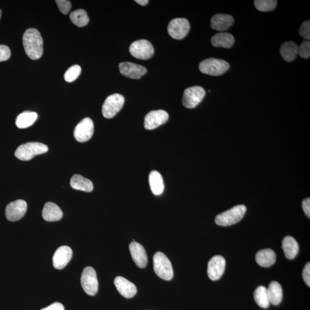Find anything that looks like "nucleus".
Instances as JSON below:
<instances>
[{"instance_id": "obj_1", "label": "nucleus", "mask_w": 310, "mask_h": 310, "mask_svg": "<svg viewBox=\"0 0 310 310\" xmlns=\"http://www.w3.org/2000/svg\"><path fill=\"white\" fill-rule=\"evenodd\" d=\"M23 43L25 53L32 60H37L43 55V38L36 29L29 28L25 31L23 37Z\"/></svg>"}, {"instance_id": "obj_2", "label": "nucleus", "mask_w": 310, "mask_h": 310, "mask_svg": "<svg viewBox=\"0 0 310 310\" xmlns=\"http://www.w3.org/2000/svg\"><path fill=\"white\" fill-rule=\"evenodd\" d=\"M49 148L44 144L37 142L27 143L20 146L16 150L15 155L20 160H30L34 157L45 154Z\"/></svg>"}, {"instance_id": "obj_3", "label": "nucleus", "mask_w": 310, "mask_h": 310, "mask_svg": "<svg viewBox=\"0 0 310 310\" xmlns=\"http://www.w3.org/2000/svg\"><path fill=\"white\" fill-rule=\"evenodd\" d=\"M246 211L245 205H240L233 207L230 210L224 212L216 216L215 222L219 226L228 227L240 222Z\"/></svg>"}, {"instance_id": "obj_4", "label": "nucleus", "mask_w": 310, "mask_h": 310, "mask_svg": "<svg viewBox=\"0 0 310 310\" xmlns=\"http://www.w3.org/2000/svg\"><path fill=\"white\" fill-rule=\"evenodd\" d=\"M199 69L202 73L211 76H219L226 73L230 69V65L223 59L211 58L201 62Z\"/></svg>"}, {"instance_id": "obj_5", "label": "nucleus", "mask_w": 310, "mask_h": 310, "mask_svg": "<svg viewBox=\"0 0 310 310\" xmlns=\"http://www.w3.org/2000/svg\"><path fill=\"white\" fill-rule=\"evenodd\" d=\"M154 269L155 273L161 279L170 280L172 279L173 272L170 261L162 252H158L154 256Z\"/></svg>"}, {"instance_id": "obj_6", "label": "nucleus", "mask_w": 310, "mask_h": 310, "mask_svg": "<svg viewBox=\"0 0 310 310\" xmlns=\"http://www.w3.org/2000/svg\"><path fill=\"white\" fill-rule=\"evenodd\" d=\"M125 102L124 97L120 94H113L107 97L102 108L105 118H112L120 111Z\"/></svg>"}, {"instance_id": "obj_7", "label": "nucleus", "mask_w": 310, "mask_h": 310, "mask_svg": "<svg viewBox=\"0 0 310 310\" xmlns=\"http://www.w3.org/2000/svg\"><path fill=\"white\" fill-rule=\"evenodd\" d=\"M129 52L132 56L142 60H147L154 54V48L151 42L147 40H139L131 43Z\"/></svg>"}, {"instance_id": "obj_8", "label": "nucleus", "mask_w": 310, "mask_h": 310, "mask_svg": "<svg viewBox=\"0 0 310 310\" xmlns=\"http://www.w3.org/2000/svg\"><path fill=\"white\" fill-rule=\"evenodd\" d=\"M205 95V89L201 86H195L186 88L183 96V105L186 108H194L201 103Z\"/></svg>"}, {"instance_id": "obj_9", "label": "nucleus", "mask_w": 310, "mask_h": 310, "mask_svg": "<svg viewBox=\"0 0 310 310\" xmlns=\"http://www.w3.org/2000/svg\"><path fill=\"white\" fill-rule=\"evenodd\" d=\"M80 283L84 292L88 295L95 296L99 289V282L96 271L91 267H87L82 272Z\"/></svg>"}, {"instance_id": "obj_10", "label": "nucleus", "mask_w": 310, "mask_h": 310, "mask_svg": "<svg viewBox=\"0 0 310 310\" xmlns=\"http://www.w3.org/2000/svg\"><path fill=\"white\" fill-rule=\"evenodd\" d=\"M190 29L189 21L185 18L173 19L168 24V32L174 39L181 40L188 35Z\"/></svg>"}, {"instance_id": "obj_11", "label": "nucleus", "mask_w": 310, "mask_h": 310, "mask_svg": "<svg viewBox=\"0 0 310 310\" xmlns=\"http://www.w3.org/2000/svg\"><path fill=\"white\" fill-rule=\"evenodd\" d=\"M94 134V123L91 118L86 117L80 121L75 126L74 131V138L80 143L87 142Z\"/></svg>"}, {"instance_id": "obj_12", "label": "nucleus", "mask_w": 310, "mask_h": 310, "mask_svg": "<svg viewBox=\"0 0 310 310\" xmlns=\"http://www.w3.org/2000/svg\"><path fill=\"white\" fill-rule=\"evenodd\" d=\"M27 204L22 199L11 202L6 209V218L12 222H18L22 219L26 213Z\"/></svg>"}, {"instance_id": "obj_13", "label": "nucleus", "mask_w": 310, "mask_h": 310, "mask_svg": "<svg viewBox=\"0 0 310 310\" xmlns=\"http://www.w3.org/2000/svg\"><path fill=\"white\" fill-rule=\"evenodd\" d=\"M169 118V114L163 110H153L148 113L144 120V127L147 130H152L165 124Z\"/></svg>"}, {"instance_id": "obj_14", "label": "nucleus", "mask_w": 310, "mask_h": 310, "mask_svg": "<svg viewBox=\"0 0 310 310\" xmlns=\"http://www.w3.org/2000/svg\"><path fill=\"white\" fill-rule=\"evenodd\" d=\"M226 266V261L222 256L216 255L210 259L207 267L208 277L213 281L222 277Z\"/></svg>"}, {"instance_id": "obj_15", "label": "nucleus", "mask_w": 310, "mask_h": 310, "mask_svg": "<svg viewBox=\"0 0 310 310\" xmlns=\"http://www.w3.org/2000/svg\"><path fill=\"white\" fill-rule=\"evenodd\" d=\"M119 69L122 75L131 79H140L147 73L146 67L131 62L121 63Z\"/></svg>"}, {"instance_id": "obj_16", "label": "nucleus", "mask_w": 310, "mask_h": 310, "mask_svg": "<svg viewBox=\"0 0 310 310\" xmlns=\"http://www.w3.org/2000/svg\"><path fill=\"white\" fill-rule=\"evenodd\" d=\"M73 256V251L69 246H62L55 251L53 262L55 269L62 270L70 262Z\"/></svg>"}, {"instance_id": "obj_17", "label": "nucleus", "mask_w": 310, "mask_h": 310, "mask_svg": "<svg viewBox=\"0 0 310 310\" xmlns=\"http://www.w3.org/2000/svg\"><path fill=\"white\" fill-rule=\"evenodd\" d=\"M129 250L136 265L141 269L145 268L147 264L148 258L143 246L134 241L129 245Z\"/></svg>"}, {"instance_id": "obj_18", "label": "nucleus", "mask_w": 310, "mask_h": 310, "mask_svg": "<svg viewBox=\"0 0 310 310\" xmlns=\"http://www.w3.org/2000/svg\"><path fill=\"white\" fill-rule=\"evenodd\" d=\"M114 283L118 291L126 298H132L137 294V287L124 277H116Z\"/></svg>"}, {"instance_id": "obj_19", "label": "nucleus", "mask_w": 310, "mask_h": 310, "mask_svg": "<svg viewBox=\"0 0 310 310\" xmlns=\"http://www.w3.org/2000/svg\"><path fill=\"white\" fill-rule=\"evenodd\" d=\"M234 22V19L231 15L216 14L211 18L210 25L214 30L224 31L230 28Z\"/></svg>"}, {"instance_id": "obj_20", "label": "nucleus", "mask_w": 310, "mask_h": 310, "mask_svg": "<svg viewBox=\"0 0 310 310\" xmlns=\"http://www.w3.org/2000/svg\"><path fill=\"white\" fill-rule=\"evenodd\" d=\"M42 216L45 220L49 222H55L60 220L63 217V212L56 204L53 202H48L45 204Z\"/></svg>"}, {"instance_id": "obj_21", "label": "nucleus", "mask_w": 310, "mask_h": 310, "mask_svg": "<svg viewBox=\"0 0 310 310\" xmlns=\"http://www.w3.org/2000/svg\"><path fill=\"white\" fill-rule=\"evenodd\" d=\"M235 37L232 34L227 32H220L215 34L211 37L212 45L215 48L225 49L231 48L235 43Z\"/></svg>"}, {"instance_id": "obj_22", "label": "nucleus", "mask_w": 310, "mask_h": 310, "mask_svg": "<svg viewBox=\"0 0 310 310\" xmlns=\"http://www.w3.org/2000/svg\"><path fill=\"white\" fill-rule=\"evenodd\" d=\"M282 248L284 255L290 260L295 258L299 252L298 242L291 236H286L282 241Z\"/></svg>"}, {"instance_id": "obj_23", "label": "nucleus", "mask_w": 310, "mask_h": 310, "mask_svg": "<svg viewBox=\"0 0 310 310\" xmlns=\"http://www.w3.org/2000/svg\"><path fill=\"white\" fill-rule=\"evenodd\" d=\"M298 50L299 47L294 42L287 41L282 45L280 52L284 61L291 62L298 55Z\"/></svg>"}, {"instance_id": "obj_24", "label": "nucleus", "mask_w": 310, "mask_h": 310, "mask_svg": "<svg viewBox=\"0 0 310 310\" xmlns=\"http://www.w3.org/2000/svg\"><path fill=\"white\" fill-rule=\"evenodd\" d=\"M70 185L72 188L84 192H91L93 190L92 181L78 174H75L71 178Z\"/></svg>"}, {"instance_id": "obj_25", "label": "nucleus", "mask_w": 310, "mask_h": 310, "mask_svg": "<svg viewBox=\"0 0 310 310\" xmlns=\"http://www.w3.org/2000/svg\"><path fill=\"white\" fill-rule=\"evenodd\" d=\"M256 260L257 264L262 267H269L276 262V254L273 250L265 249L256 253Z\"/></svg>"}, {"instance_id": "obj_26", "label": "nucleus", "mask_w": 310, "mask_h": 310, "mask_svg": "<svg viewBox=\"0 0 310 310\" xmlns=\"http://www.w3.org/2000/svg\"><path fill=\"white\" fill-rule=\"evenodd\" d=\"M149 182L153 194L155 195H160L163 193L164 181L160 173L157 171H152L150 173Z\"/></svg>"}, {"instance_id": "obj_27", "label": "nucleus", "mask_w": 310, "mask_h": 310, "mask_svg": "<svg viewBox=\"0 0 310 310\" xmlns=\"http://www.w3.org/2000/svg\"><path fill=\"white\" fill-rule=\"evenodd\" d=\"M38 115L36 112L26 111L19 114L16 120V125L20 129L28 128L36 121Z\"/></svg>"}, {"instance_id": "obj_28", "label": "nucleus", "mask_w": 310, "mask_h": 310, "mask_svg": "<svg viewBox=\"0 0 310 310\" xmlns=\"http://www.w3.org/2000/svg\"><path fill=\"white\" fill-rule=\"evenodd\" d=\"M270 303L279 305L283 299V291L281 285L277 282H273L267 288Z\"/></svg>"}, {"instance_id": "obj_29", "label": "nucleus", "mask_w": 310, "mask_h": 310, "mask_svg": "<svg viewBox=\"0 0 310 310\" xmlns=\"http://www.w3.org/2000/svg\"><path fill=\"white\" fill-rule=\"evenodd\" d=\"M254 299L256 303L261 308H267L270 306V301L267 288L264 286H259L254 292Z\"/></svg>"}, {"instance_id": "obj_30", "label": "nucleus", "mask_w": 310, "mask_h": 310, "mask_svg": "<svg viewBox=\"0 0 310 310\" xmlns=\"http://www.w3.org/2000/svg\"><path fill=\"white\" fill-rule=\"evenodd\" d=\"M70 19L74 24L78 27H85L89 22L87 12L83 10H78L72 12Z\"/></svg>"}, {"instance_id": "obj_31", "label": "nucleus", "mask_w": 310, "mask_h": 310, "mask_svg": "<svg viewBox=\"0 0 310 310\" xmlns=\"http://www.w3.org/2000/svg\"><path fill=\"white\" fill-rule=\"evenodd\" d=\"M254 5L256 9L261 12H269L275 9L277 6V1L275 0H256Z\"/></svg>"}, {"instance_id": "obj_32", "label": "nucleus", "mask_w": 310, "mask_h": 310, "mask_svg": "<svg viewBox=\"0 0 310 310\" xmlns=\"http://www.w3.org/2000/svg\"><path fill=\"white\" fill-rule=\"evenodd\" d=\"M81 67L79 65H74L71 66L68 69L64 75V78L66 82H74L81 73Z\"/></svg>"}, {"instance_id": "obj_33", "label": "nucleus", "mask_w": 310, "mask_h": 310, "mask_svg": "<svg viewBox=\"0 0 310 310\" xmlns=\"http://www.w3.org/2000/svg\"><path fill=\"white\" fill-rule=\"evenodd\" d=\"M298 54L301 58L308 59L310 57V43L309 40H305L299 46Z\"/></svg>"}, {"instance_id": "obj_34", "label": "nucleus", "mask_w": 310, "mask_h": 310, "mask_svg": "<svg viewBox=\"0 0 310 310\" xmlns=\"http://www.w3.org/2000/svg\"><path fill=\"white\" fill-rule=\"evenodd\" d=\"M300 35L304 39L309 40L310 39V22L309 20L303 22L299 28Z\"/></svg>"}, {"instance_id": "obj_35", "label": "nucleus", "mask_w": 310, "mask_h": 310, "mask_svg": "<svg viewBox=\"0 0 310 310\" xmlns=\"http://www.w3.org/2000/svg\"><path fill=\"white\" fill-rule=\"evenodd\" d=\"M56 2L59 10L63 14L67 15L71 8V4L69 0H57Z\"/></svg>"}, {"instance_id": "obj_36", "label": "nucleus", "mask_w": 310, "mask_h": 310, "mask_svg": "<svg viewBox=\"0 0 310 310\" xmlns=\"http://www.w3.org/2000/svg\"><path fill=\"white\" fill-rule=\"evenodd\" d=\"M11 55V50L8 46L0 45V62L8 60Z\"/></svg>"}, {"instance_id": "obj_37", "label": "nucleus", "mask_w": 310, "mask_h": 310, "mask_svg": "<svg viewBox=\"0 0 310 310\" xmlns=\"http://www.w3.org/2000/svg\"><path fill=\"white\" fill-rule=\"evenodd\" d=\"M303 279L307 285L310 286V263L308 262L306 265H305L303 270Z\"/></svg>"}, {"instance_id": "obj_38", "label": "nucleus", "mask_w": 310, "mask_h": 310, "mask_svg": "<svg viewBox=\"0 0 310 310\" xmlns=\"http://www.w3.org/2000/svg\"><path fill=\"white\" fill-rule=\"evenodd\" d=\"M302 207L304 213L308 218H310V199L309 198L305 199L302 202Z\"/></svg>"}, {"instance_id": "obj_39", "label": "nucleus", "mask_w": 310, "mask_h": 310, "mask_svg": "<svg viewBox=\"0 0 310 310\" xmlns=\"http://www.w3.org/2000/svg\"><path fill=\"white\" fill-rule=\"evenodd\" d=\"M40 310H65V307L63 305L59 302H55L49 306L41 309Z\"/></svg>"}, {"instance_id": "obj_40", "label": "nucleus", "mask_w": 310, "mask_h": 310, "mask_svg": "<svg viewBox=\"0 0 310 310\" xmlns=\"http://www.w3.org/2000/svg\"><path fill=\"white\" fill-rule=\"evenodd\" d=\"M135 2H137L138 4H140V5L145 6L147 5L149 1H148V0H136Z\"/></svg>"}, {"instance_id": "obj_41", "label": "nucleus", "mask_w": 310, "mask_h": 310, "mask_svg": "<svg viewBox=\"0 0 310 310\" xmlns=\"http://www.w3.org/2000/svg\"><path fill=\"white\" fill-rule=\"evenodd\" d=\"M2 15V11L1 10H0V19H1Z\"/></svg>"}]
</instances>
